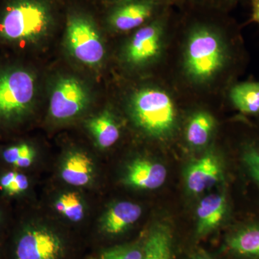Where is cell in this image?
Masks as SVG:
<instances>
[{"mask_svg":"<svg viewBox=\"0 0 259 259\" xmlns=\"http://www.w3.org/2000/svg\"><path fill=\"white\" fill-rule=\"evenodd\" d=\"M131 110L137 125L155 137L171 132L176 121L171 97L158 89L146 88L137 92L131 101Z\"/></svg>","mask_w":259,"mask_h":259,"instance_id":"cell-1","label":"cell"},{"mask_svg":"<svg viewBox=\"0 0 259 259\" xmlns=\"http://www.w3.org/2000/svg\"><path fill=\"white\" fill-rule=\"evenodd\" d=\"M50 15L41 3L20 0L7 9L0 21V35L10 41H29L46 33Z\"/></svg>","mask_w":259,"mask_h":259,"instance_id":"cell-2","label":"cell"},{"mask_svg":"<svg viewBox=\"0 0 259 259\" xmlns=\"http://www.w3.org/2000/svg\"><path fill=\"white\" fill-rule=\"evenodd\" d=\"M33 75L23 69L0 73V123L10 124L28 111L35 95Z\"/></svg>","mask_w":259,"mask_h":259,"instance_id":"cell-3","label":"cell"},{"mask_svg":"<svg viewBox=\"0 0 259 259\" xmlns=\"http://www.w3.org/2000/svg\"><path fill=\"white\" fill-rule=\"evenodd\" d=\"M226 52L222 40L207 29H199L191 35L186 51V69L194 79L204 81L222 69Z\"/></svg>","mask_w":259,"mask_h":259,"instance_id":"cell-4","label":"cell"},{"mask_svg":"<svg viewBox=\"0 0 259 259\" xmlns=\"http://www.w3.org/2000/svg\"><path fill=\"white\" fill-rule=\"evenodd\" d=\"M66 40L70 52L83 64L97 66L104 59L105 51L101 37L88 19L81 16L70 19Z\"/></svg>","mask_w":259,"mask_h":259,"instance_id":"cell-5","label":"cell"},{"mask_svg":"<svg viewBox=\"0 0 259 259\" xmlns=\"http://www.w3.org/2000/svg\"><path fill=\"white\" fill-rule=\"evenodd\" d=\"M61 253L60 240L47 230L24 228L15 241V259H59Z\"/></svg>","mask_w":259,"mask_h":259,"instance_id":"cell-6","label":"cell"},{"mask_svg":"<svg viewBox=\"0 0 259 259\" xmlns=\"http://www.w3.org/2000/svg\"><path fill=\"white\" fill-rule=\"evenodd\" d=\"M88 102V93L83 85L73 78H64L53 90L49 107L51 115L56 120H69L81 113Z\"/></svg>","mask_w":259,"mask_h":259,"instance_id":"cell-7","label":"cell"},{"mask_svg":"<svg viewBox=\"0 0 259 259\" xmlns=\"http://www.w3.org/2000/svg\"><path fill=\"white\" fill-rule=\"evenodd\" d=\"M161 47V30L157 24L145 26L135 33L127 48V58L134 64H144L158 55Z\"/></svg>","mask_w":259,"mask_h":259,"instance_id":"cell-8","label":"cell"},{"mask_svg":"<svg viewBox=\"0 0 259 259\" xmlns=\"http://www.w3.org/2000/svg\"><path fill=\"white\" fill-rule=\"evenodd\" d=\"M221 177V168L217 158L206 155L194 161L186 175L187 188L194 194H200L212 188Z\"/></svg>","mask_w":259,"mask_h":259,"instance_id":"cell-9","label":"cell"},{"mask_svg":"<svg viewBox=\"0 0 259 259\" xmlns=\"http://www.w3.org/2000/svg\"><path fill=\"white\" fill-rule=\"evenodd\" d=\"M167 176L165 166L146 159H137L127 168L125 180L127 185L143 189L156 190L164 183Z\"/></svg>","mask_w":259,"mask_h":259,"instance_id":"cell-10","label":"cell"},{"mask_svg":"<svg viewBox=\"0 0 259 259\" xmlns=\"http://www.w3.org/2000/svg\"><path fill=\"white\" fill-rule=\"evenodd\" d=\"M153 10L151 1L131 2L118 7L110 17V23L119 31H128L138 28L146 21Z\"/></svg>","mask_w":259,"mask_h":259,"instance_id":"cell-11","label":"cell"},{"mask_svg":"<svg viewBox=\"0 0 259 259\" xmlns=\"http://www.w3.org/2000/svg\"><path fill=\"white\" fill-rule=\"evenodd\" d=\"M226 212V197L212 193L199 202L197 209V233L202 235L214 229L222 222Z\"/></svg>","mask_w":259,"mask_h":259,"instance_id":"cell-12","label":"cell"},{"mask_svg":"<svg viewBox=\"0 0 259 259\" xmlns=\"http://www.w3.org/2000/svg\"><path fill=\"white\" fill-rule=\"evenodd\" d=\"M141 207L133 202H118L107 211L102 228L109 234H119L134 224L141 215Z\"/></svg>","mask_w":259,"mask_h":259,"instance_id":"cell-13","label":"cell"},{"mask_svg":"<svg viewBox=\"0 0 259 259\" xmlns=\"http://www.w3.org/2000/svg\"><path fill=\"white\" fill-rule=\"evenodd\" d=\"M93 170L91 159L84 153L75 152L65 161L61 176L66 183L81 187L90 183Z\"/></svg>","mask_w":259,"mask_h":259,"instance_id":"cell-14","label":"cell"},{"mask_svg":"<svg viewBox=\"0 0 259 259\" xmlns=\"http://www.w3.org/2000/svg\"><path fill=\"white\" fill-rule=\"evenodd\" d=\"M230 99L237 110L245 115H259V81L236 83L230 91Z\"/></svg>","mask_w":259,"mask_h":259,"instance_id":"cell-15","label":"cell"},{"mask_svg":"<svg viewBox=\"0 0 259 259\" xmlns=\"http://www.w3.org/2000/svg\"><path fill=\"white\" fill-rule=\"evenodd\" d=\"M88 128L101 148L111 147L120 137L118 125L109 113L93 117L88 122Z\"/></svg>","mask_w":259,"mask_h":259,"instance_id":"cell-16","label":"cell"},{"mask_svg":"<svg viewBox=\"0 0 259 259\" xmlns=\"http://www.w3.org/2000/svg\"><path fill=\"white\" fill-rule=\"evenodd\" d=\"M144 259H172L171 236L166 227H156L144 247Z\"/></svg>","mask_w":259,"mask_h":259,"instance_id":"cell-17","label":"cell"},{"mask_svg":"<svg viewBox=\"0 0 259 259\" xmlns=\"http://www.w3.org/2000/svg\"><path fill=\"white\" fill-rule=\"evenodd\" d=\"M228 244L237 254L259 258V226L248 227L238 232Z\"/></svg>","mask_w":259,"mask_h":259,"instance_id":"cell-18","label":"cell"},{"mask_svg":"<svg viewBox=\"0 0 259 259\" xmlns=\"http://www.w3.org/2000/svg\"><path fill=\"white\" fill-rule=\"evenodd\" d=\"M214 127L212 116L207 112H197L192 116L187 125V139L194 146H202L207 144Z\"/></svg>","mask_w":259,"mask_h":259,"instance_id":"cell-19","label":"cell"},{"mask_svg":"<svg viewBox=\"0 0 259 259\" xmlns=\"http://www.w3.org/2000/svg\"><path fill=\"white\" fill-rule=\"evenodd\" d=\"M35 155V151L32 146L23 143L5 148L2 151L1 157L6 164L20 170L31 166Z\"/></svg>","mask_w":259,"mask_h":259,"instance_id":"cell-20","label":"cell"},{"mask_svg":"<svg viewBox=\"0 0 259 259\" xmlns=\"http://www.w3.org/2000/svg\"><path fill=\"white\" fill-rule=\"evenodd\" d=\"M28 177L20 170L12 168L0 175V192L5 197L23 195L28 190Z\"/></svg>","mask_w":259,"mask_h":259,"instance_id":"cell-21","label":"cell"},{"mask_svg":"<svg viewBox=\"0 0 259 259\" xmlns=\"http://www.w3.org/2000/svg\"><path fill=\"white\" fill-rule=\"evenodd\" d=\"M55 207L58 212L73 222H78L83 217V204L76 193L63 194L56 201Z\"/></svg>","mask_w":259,"mask_h":259,"instance_id":"cell-22","label":"cell"},{"mask_svg":"<svg viewBox=\"0 0 259 259\" xmlns=\"http://www.w3.org/2000/svg\"><path fill=\"white\" fill-rule=\"evenodd\" d=\"M144 248L137 245H124L106 250L99 259H144Z\"/></svg>","mask_w":259,"mask_h":259,"instance_id":"cell-23","label":"cell"},{"mask_svg":"<svg viewBox=\"0 0 259 259\" xmlns=\"http://www.w3.org/2000/svg\"><path fill=\"white\" fill-rule=\"evenodd\" d=\"M243 159L250 175L259 185V147L247 146L243 153Z\"/></svg>","mask_w":259,"mask_h":259,"instance_id":"cell-24","label":"cell"},{"mask_svg":"<svg viewBox=\"0 0 259 259\" xmlns=\"http://www.w3.org/2000/svg\"><path fill=\"white\" fill-rule=\"evenodd\" d=\"M252 18L253 21L259 24V0H251Z\"/></svg>","mask_w":259,"mask_h":259,"instance_id":"cell-25","label":"cell"},{"mask_svg":"<svg viewBox=\"0 0 259 259\" xmlns=\"http://www.w3.org/2000/svg\"><path fill=\"white\" fill-rule=\"evenodd\" d=\"M194 259H211L207 255L204 254V253H199L196 255L195 258Z\"/></svg>","mask_w":259,"mask_h":259,"instance_id":"cell-26","label":"cell"},{"mask_svg":"<svg viewBox=\"0 0 259 259\" xmlns=\"http://www.w3.org/2000/svg\"><path fill=\"white\" fill-rule=\"evenodd\" d=\"M3 212L0 210V227H1L2 225H3Z\"/></svg>","mask_w":259,"mask_h":259,"instance_id":"cell-27","label":"cell"}]
</instances>
